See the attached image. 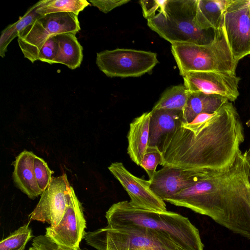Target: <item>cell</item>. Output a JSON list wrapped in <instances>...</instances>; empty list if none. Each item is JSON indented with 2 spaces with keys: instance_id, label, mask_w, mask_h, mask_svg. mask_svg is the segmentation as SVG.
I'll use <instances>...</instances> for the list:
<instances>
[{
  "instance_id": "6da1fadb",
  "label": "cell",
  "mask_w": 250,
  "mask_h": 250,
  "mask_svg": "<svg viewBox=\"0 0 250 250\" xmlns=\"http://www.w3.org/2000/svg\"><path fill=\"white\" fill-rule=\"evenodd\" d=\"M165 201L208 216L250 239V146L231 165L201 168L193 184Z\"/></svg>"
},
{
  "instance_id": "7a4b0ae2",
  "label": "cell",
  "mask_w": 250,
  "mask_h": 250,
  "mask_svg": "<svg viewBox=\"0 0 250 250\" xmlns=\"http://www.w3.org/2000/svg\"><path fill=\"white\" fill-rule=\"evenodd\" d=\"M245 139L240 116L227 102L206 121L182 122L159 147L160 165L184 169L221 168L232 165Z\"/></svg>"
},
{
  "instance_id": "3957f363",
  "label": "cell",
  "mask_w": 250,
  "mask_h": 250,
  "mask_svg": "<svg viewBox=\"0 0 250 250\" xmlns=\"http://www.w3.org/2000/svg\"><path fill=\"white\" fill-rule=\"evenodd\" d=\"M105 217L109 228L147 229L166 235L182 250H204L199 230L180 214L137 208L123 201L113 204Z\"/></svg>"
},
{
  "instance_id": "277c9868",
  "label": "cell",
  "mask_w": 250,
  "mask_h": 250,
  "mask_svg": "<svg viewBox=\"0 0 250 250\" xmlns=\"http://www.w3.org/2000/svg\"><path fill=\"white\" fill-rule=\"evenodd\" d=\"M198 0H166L164 6L147 25L171 44L189 43L199 45L211 42L214 30H204L196 22Z\"/></svg>"
},
{
  "instance_id": "5b68a950",
  "label": "cell",
  "mask_w": 250,
  "mask_h": 250,
  "mask_svg": "<svg viewBox=\"0 0 250 250\" xmlns=\"http://www.w3.org/2000/svg\"><path fill=\"white\" fill-rule=\"evenodd\" d=\"M171 52L183 76L189 72L218 71L235 73L234 60L226 36L223 20L214 31L213 41L199 45L189 43L171 44Z\"/></svg>"
},
{
  "instance_id": "8992f818",
  "label": "cell",
  "mask_w": 250,
  "mask_h": 250,
  "mask_svg": "<svg viewBox=\"0 0 250 250\" xmlns=\"http://www.w3.org/2000/svg\"><path fill=\"white\" fill-rule=\"evenodd\" d=\"M84 238L97 250H182L164 233L144 228L107 226L86 233Z\"/></svg>"
},
{
  "instance_id": "52a82bcc",
  "label": "cell",
  "mask_w": 250,
  "mask_h": 250,
  "mask_svg": "<svg viewBox=\"0 0 250 250\" xmlns=\"http://www.w3.org/2000/svg\"><path fill=\"white\" fill-rule=\"evenodd\" d=\"M78 15L72 13H56L41 15L21 31L18 37L19 45L24 57L32 63L50 37L64 33H77L80 30Z\"/></svg>"
},
{
  "instance_id": "ba28073f",
  "label": "cell",
  "mask_w": 250,
  "mask_h": 250,
  "mask_svg": "<svg viewBox=\"0 0 250 250\" xmlns=\"http://www.w3.org/2000/svg\"><path fill=\"white\" fill-rule=\"evenodd\" d=\"M96 64L108 77H137L151 71L159 62L157 54L132 49L106 50L97 54Z\"/></svg>"
},
{
  "instance_id": "9c48e42d",
  "label": "cell",
  "mask_w": 250,
  "mask_h": 250,
  "mask_svg": "<svg viewBox=\"0 0 250 250\" xmlns=\"http://www.w3.org/2000/svg\"><path fill=\"white\" fill-rule=\"evenodd\" d=\"M223 20L229 47L238 62L250 54V0H230Z\"/></svg>"
},
{
  "instance_id": "30bf717a",
  "label": "cell",
  "mask_w": 250,
  "mask_h": 250,
  "mask_svg": "<svg viewBox=\"0 0 250 250\" xmlns=\"http://www.w3.org/2000/svg\"><path fill=\"white\" fill-rule=\"evenodd\" d=\"M70 202V185L66 174L53 178L29 214V219L47 222L51 227H56L61 222Z\"/></svg>"
},
{
  "instance_id": "8fae6325",
  "label": "cell",
  "mask_w": 250,
  "mask_h": 250,
  "mask_svg": "<svg viewBox=\"0 0 250 250\" xmlns=\"http://www.w3.org/2000/svg\"><path fill=\"white\" fill-rule=\"evenodd\" d=\"M85 228L82 206L70 186V202L63 216L57 226L46 228L45 235L61 246L75 250L85 237Z\"/></svg>"
},
{
  "instance_id": "7c38bea8",
  "label": "cell",
  "mask_w": 250,
  "mask_h": 250,
  "mask_svg": "<svg viewBox=\"0 0 250 250\" xmlns=\"http://www.w3.org/2000/svg\"><path fill=\"white\" fill-rule=\"evenodd\" d=\"M108 168L128 193L132 207L154 211L167 210L164 201L151 189L149 180L134 176L121 162L113 163Z\"/></svg>"
},
{
  "instance_id": "4fadbf2b",
  "label": "cell",
  "mask_w": 250,
  "mask_h": 250,
  "mask_svg": "<svg viewBox=\"0 0 250 250\" xmlns=\"http://www.w3.org/2000/svg\"><path fill=\"white\" fill-rule=\"evenodd\" d=\"M189 92H200L225 97L231 102L238 97L240 78L235 73L218 71L189 72L183 76Z\"/></svg>"
},
{
  "instance_id": "5bb4252c",
  "label": "cell",
  "mask_w": 250,
  "mask_h": 250,
  "mask_svg": "<svg viewBox=\"0 0 250 250\" xmlns=\"http://www.w3.org/2000/svg\"><path fill=\"white\" fill-rule=\"evenodd\" d=\"M200 169H184L164 166L156 171L150 181V188L163 201L186 188L197 180Z\"/></svg>"
},
{
  "instance_id": "9a60e30c",
  "label": "cell",
  "mask_w": 250,
  "mask_h": 250,
  "mask_svg": "<svg viewBox=\"0 0 250 250\" xmlns=\"http://www.w3.org/2000/svg\"><path fill=\"white\" fill-rule=\"evenodd\" d=\"M150 111L148 146L159 148L163 139L183 122V111L160 109Z\"/></svg>"
},
{
  "instance_id": "2e32d148",
  "label": "cell",
  "mask_w": 250,
  "mask_h": 250,
  "mask_svg": "<svg viewBox=\"0 0 250 250\" xmlns=\"http://www.w3.org/2000/svg\"><path fill=\"white\" fill-rule=\"evenodd\" d=\"M35 156L32 152L25 150L13 163V177L16 186L32 199L42 194L34 173L33 161Z\"/></svg>"
},
{
  "instance_id": "e0dca14e",
  "label": "cell",
  "mask_w": 250,
  "mask_h": 250,
  "mask_svg": "<svg viewBox=\"0 0 250 250\" xmlns=\"http://www.w3.org/2000/svg\"><path fill=\"white\" fill-rule=\"evenodd\" d=\"M150 117L151 111L145 112L134 119L129 125L127 153L139 166L148 146Z\"/></svg>"
},
{
  "instance_id": "ac0fdd59",
  "label": "cell",
  "mask_w": 250,
  "mask_h": 250,
  "mask_svg": "<svg viewBox=\"0 0 250 250\" xmlns=\"http://www.w3.org/2000/svg\"><path fill=\"white\" fill-rule=\"evenodd\" d=\"M229 102L227 98L200 92L188 93L187 102L183 110V122L191 123L199 114L214 113Z\"/></svg>"
},
{
  "instance_id": "d6986e66",
  "label": "cell",
  "mask_w": 250,
  "mask_h": 250,
  "mask_svg": "<svg viewBox=\"0 0 250 250\" xmlns=\"http://www.w3.org/2000/svg\"><path fill=\"white\" fill-rule=\"evenodd\" d=\"M230 0H198L196 22L204 30H217L222 24L223 13Z\"/></svg>"
},
{
  "instance_id": "ffe728a7",
  "label": "cell",
  "mask_w": 250,
  "mask_h": 250,
  "mask_svg": "<svg viewBox=\"0 0 250 250\" xmlns=\"http://www.w3.org/2000/svg\"><path fill=\"white\" fill-rule=\"evenodd\" d=\"M76 33L68 32L55 36L58 51L55 63L65 65L71 69L79 67L82 62L83 47L76 37Z\"/></svg>"
},
{
  "instance_id": "44dd1931",
  "label": "cell",
  "mask_w": 250,
  "mask_h": 250,
  "mask_svg": "<svg viewBox=\"0 0 250 250\" xmlns=\"http://www.w3.org/2000/svg\"><path fill=\"white\" fill-rule=\"evenodd\" d=\"M36 9L35 3L18 21L9 24L2 31L0 38V56L2 58L5 57L8 45L16 37H18L21 31L41 16L37 13Z\"/></svg>"
},
{
  "instance_id": "7402d4cb",
  "label": "cell",
  "mask_w": 250,
  "mask_h": 250,
  "mask_svg": "<svg viewBox=\"0 0 250 250\" xmlns=\"http://www.w3.org/2000/svg\"><path fill=\"white\" fill-rule=\"evenodd\" d=\"M40 15L56 13H72L76 15L90 4L86 0H42L36 3Z\"/></svg>"
},
{
  "instance_id": "603a6c76",
  "label": "cell",
  "mask_w": 250,
  "mask_h": 250,
  "mask_svg": "<svg viewBox=\"0 0 250 250\" xmlns=\"http://www.w3.org/2000/svg\"><path fill=\"white\" fill-rule=\"evenodd\" d=\"M189 92L183 85L172 86L166 90L152 109H173L183 111Z\"/></svg>"
},
{
  "instance_id": "cb8c5ba5",
  "label": "cell",
  "mask_w": 250,
  "mask_h": 250,
  "mask_svg": "<svg viewBox=\"0 0 250 250\" xmlns=\"http://www.w3.org/2000/svg\"><path fill=\"white\" fill-rule=\"evenodd\" d=\"M32 236L31 228L24 225L0 241V250H18L25 247Z\"/></svg>"
},
{
  "instance_id": "d4e9b609",
  "label": "cell",
  "mask_w": 250,
  "mask_h": 250,
  "mask_svg": "<svg viewBox=\"0 0 250 250\" xmlns=\"http://www.w3.org/2000/svg\"><path fill=\"white\" fill-rule=\"evenodd\" d=\"M34 170L38 187L42 193L50 185L53 173L47 163L41 158L35 156L34 161Z\"/></svg>"
},
{
  "instance_id": "484cf974",
  "label": "cell",
  "mask_w": 250,
  "mask_h": 250,
  "mask_svg": "<svg viewBox=\"0 0 250 250\" xmlns=\"http://www.w3.org/2000/svg\"><path fill=\"white\" fill-rule=\"evenodd\" d=\"M162 154L157 146H148L142 159L140 167L147 173L151 180L156 171V167L160 164Z\"/></svg>"
},
{
  "instance_id": "4316f807",
  "label": "cell",
  "mask_w": 250,
  "mask_h": 250,
  "mask_svg": "<svg viewBox=\"0 0 250 250\" xmlns=\"http://www.w3.org/2000/svg\"><path fill=\"white\" fill-rule=\"evenodd\" d=\"M58 51V44L55 36L49 38L42 45L38 54V60L48 63H55V60Z\"/></svg>"
},
{
  "instance_id": "83f0119b",
  "label": "cell",
  "mask_w": 250,
  "mask_h": 250,
  "mask_svg": "<svg viewBox=\"0 0 250 250\" xmlns=\"http://www.w3.org/2000/svg\"><path fill=\"white\" fill-rule=\"evenodd\" d=\"M32 246L38 250H82L80 247L73 250L61 246L56 244L46 235L35 237L33 240Z\"/></svg>"
},
{
  "instance_id": "f1b7e54d",
  "label": "cell",
  "mask_w": 250,
  "mask_h": 250,
  "mask_svg": "<svg viewBox=\"0 0 250 250\" xmlns=\"http://www.w3.org/2000/svg\"><path fill=\"white\" fill-rule=\"evenodd\" d=\"M164 0H140L143 16L147 20L153 18L164 6Z\"/></svg>"
},
{
  "instance_id": "f546056e",
  "label": "cell",
  "mask_w": 250,
  "mask_h": 250,
  "mask_svg": "<svg viewBox=\"0 0 250 250\" xmlns=\"http://www.w3.org/2000/svg\"><path fill=\"white\" fill-rule=\"evenodd\" d=\"M130 0H89L93 6L97 7L101 11L107 13L112 9L125 4Z\"/></svg>"
},
{
  "instance_id": "4dcf8cb0",
  "label": "cell",
  "mask_w": 250,
  "mask_h": 250,
  "mask_svg": "<svg viewBox=\"0 0 250 250\" xmlns=\"http://www.w3.org/2000/svg\"><path fill=\"white\" fill-rule=\"evenodd\" d=\"M214 113H202L198 115L190 123L198 124L204 122L211 118Z\"/></svg>"
},
{
  "instance_id": "1f68e13d",
  "label": "cell",
  "mask_w": 250,
  "mask_h": 250,
  "mask_svg": "<svg viewBox=\"0 0 250 250\" xmlns=\"http://www.w3.org/2000/svg\"><path fill=\"white\" fill-rule=\"evenodd\" d=\"M28 250H38L36 248L34 247H31Z\"/></svg>"
},
{
  "instance_id": "d6a6232c",
  "label": "cell",
  "mask_w": 250,
  "mask_h": 250,
  "mask_svg": "<svg viewBox=\"0 0 250 250\" xmlns=\"http://www.w3.org/2000/svg\"><path fill=\"white\" fill-rule=\"evenodd\" d=\"M24 248H25V247H23L22 248H21V249H20L18 250H24Z\"/></svg>"
}]
</instances>
